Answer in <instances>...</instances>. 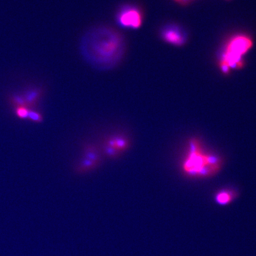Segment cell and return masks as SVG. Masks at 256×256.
I'll use <instances>...</instances> for the list:
<instances>
[{
  "label": "cell",
  "instance_id": "obj_1",
  "mask_svg": "<svg viewBox=\"0 0 256 256\" xmlns=\"http://www.w3.org/2000/svg\"><path fill=\"white\" fill-rule=\"evenodd\" d=\"M84 58L94 66L109 70L118 65L126 52V41L120 33L101 26L88 34L82 41Z\"/></svg>",
  "mask_w": 256,
  "mask_h": 256
},
{
  "label": "cell",
  "instance_id": "obj_2",
  "mask_svg": "<svg viewBox=\"0 0 256 256\" xmlns=\"http://www.w3.org/2000/svg\"><path fill=\"white\" fill-rule=\"evenodd\" d=\"M222 160L204 149L200 140H188L186 154L182 163L184 174L191 178H210L220 172Z\"/></svg>",
  "mask_w": 256,
  "mask_h": 256
},
{
  "label": "cell",
  "instance_id": "obj_3",
  "mask_svg": "<svg viewBox=\"0 0 256 256\" xmlns=\"http://www.w3.org/2000/svg\"><path fill=\"white\" fill-rule=\"evenodd\" d=\"M254 45L252 38L246 34H237L228 40L222 53L220 62H224L230 69L242 68L244 66L242 56Z\"/></svg>",
  "mask_w": 256,
  "mask_h": 256
},
{
  "label": "cell",
  "instance_id": "obj_4",
  "mask_svg": "<svg viewBox=\"0 0 256 256\" xmlns=\"http://www.w3.org/2000/svg\"><path fill=\"white\" fill-rule=\"evenodd\" d=\"M101 162L98 149L94 144L84 146L82 156L75 166V172L79 174H86L96 170Z\"/></svg>",
  "mask_w": 256,
  "mask_h": 256
},
{
  "label": "cell",
  "instance_id": "obj_5",
  "mask_svg": "<svg viewBox=\"0 0 256 256\" xmlns=\"http://www.w3.org/2000/svg\"><path fill=\"white\" fill-rule=\"evenodd\" d=\"M118 20L120 24L124 28H138L142 24V13L136 6H124L119 12Z\"/></svg>",
  "mask_w": 256,
  "mask_h": 256
},
{
  "label": "cell",
  "instance_id": "obj_6",
  "mask_svg": "<svg viewBox=\"0 0 256 256\" xmlns=\"http://www.w3.org/2000/svg\"><path fill=\"white\" fill-rule=\"evenodd\" d=\"M129 140L122 136H114L108 138L104 142V152L110 158H117L130 148Z\"/></svg>",
  "mask_w": 256,
  "mask_h": 256
},
{
  "label": "cell",
  "instance_id": "obj_7",
  "mask_svg": "<svg viewBox=\"0 0 256 256\" xmlns=\"http://www.w3.org/2000/svg\"><path fill=\"white\" fill-rule=\"evenodd\" d=\"M161 37L165 42L175 46H182L188 41L186 33L176 24L165 26L161 31Z\"/></svg>",
  "mask_w": 256,
  "mask_h": 256
},
{
  "label": "cell",
  "instance_id": "obj_8",
  "mask_svg": "<svg viewBox=\"0 0 256 256\" xmlns=\"http://www.w3.org/2000/svg\"><path fill=\"white\" fill-rule=\"evenodd\" d=\"M44 92V89L40 87H32L26 89L22 94L24 100L25 106L28 108L34 109L43 97Z\"/></svg>",
  "mask_w": 256,
  "mask_h": 256
},
{
  "label": "cell",
  "instance_id": "obj_9",
  "mask_svg": "<svg viewBox=\"0 0 256 256\" xmlns=\"http://www.w3.org/2000/svg\"><path fill=\"white\" fill-rule=\"evenodd\" d=\"M233 198V192L228 191V190L218 192V193H217V194L216 195L215 197L216 202L220 205L228 204Z\"/></svg>",
  "mask_w": 256,
  "mask_h": 256
},
{
  "label": "cell",
  "instance_id": "obj_10",
  "mask_svg": "<svg viewBox=\"0 0 256 256\" xmlns=\"http://www.w3.org/2000/svg\"><path fill=\"white\" fill-rule=\"evenodd\" d=\"M10 102L14 108L21 107V106H25L24 100L22 94H13L10 97ZM26 107V106H25Z\"/></svg>",
  "mask_w": 256,
  "mask_h": 256
},
{
  "label": "cell",
  "instance_id": "obj_11",
  "mask_svg": "<svg viewBox=\"0 0 256 256\" xmlns=\"http://www.w3.org/2000/svg\"><path fill=\"white\" fill-rule=\"evenodd\" d=\"M28 120L32 122H36V124H40L44 120V118L42 114L38 111L34 110V109H30Z\"/></svg>",
  "mask_w": 256,
  "mask_h": 256
},
{
  "label": "cell",
  "instance_id": "obj_12",
  "mask_svg": "<svg viewBox=\"0 0 256 256\" xmlns=\"http://www.w3.org/2000/svg\"><path fill=\"white\" fill-rule=\"evenodd\" d=\"M28 110L30 108L25 107V106H21V107L15 108L14 114L15 116L18 118L22 120H28Z\"/></svg>",
  "mask_w": 256,
  "mask_h": 256
},
{
  "label": "cell",
  "instance_id": "obj_13",
  "mask_svg": "<svg viewBox=\"0 0 256 256\" xmlns=\"http://www.w3.org/2000/svg\"><path fill=\"white\" fill-rule=\"evenodd\" d=\"M192 1L194 0H178V2L182 5H186L190 4Z\"/></svg>",
  "mask_w": 256,
  "mask_h": 256
},
{
  "label": "cell",
  "instance_id": "obj_14",
  "mask_svg": "<svg viewBox=\"0 0 256 256\" xmlns=\"http://www.w3.org/2000/svg\"><path fill=\"white\" fill-rule=\"evenodd\" d=\"M174 1H176V2H178V0H174Z\"/></svg>",
  "mask_w": 256,
  "mask_h": 256
}]
</instances>
